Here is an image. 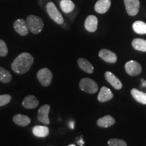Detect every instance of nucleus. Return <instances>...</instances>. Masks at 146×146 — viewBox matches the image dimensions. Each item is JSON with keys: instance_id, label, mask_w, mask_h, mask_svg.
<instances>
[{"instance_id": "ddd939ff", "label": "nucleus", "mask_w": 146, "mask_h": 146, "mask_svg": "<svg viewBox=\"0 0 146 146\" xmlns=\"http://www.w3.org/2000/svg\"><path fill=\"white\" fill-rule=\"evenodd\" d=\"M110 0H98L95 5V10L97 13L105 14L110 8Z\"/></svg>"}, {"instance_id": "6ab92c4d", "label": "nucleus", "mask_w": 146, "mask_h": 146, "mask_svg": "<svg viewBox=\"0 0 146 146\" xmlns=\"http://www.w3.org/2000/svg\"><path fill=\"white\" fill-rule=\"evenodd\" d=\"M115 123V119L110 115H106L101 118H99L97 121V124L100 127L108 128L112 126Z\"/></svg>"}, {"instance_id": "423d86ee", "label": "nucleus", "mask_w": 146, "mask_h": 146, "mask_svg": "<svg viewBox=\"0 0 146 146\" xmlns=\"http://www.w3.org/2000/svg\"><path fill=\"white\" fill-rule=\"evenodd\" d=\"M126 72L130 76H137L141 74L142 71L141 66L137 62L134 60H130L127 62L125 66Z\"/></svg>"}, {"instance_id": "7ed1b4c3", "label": "nucleus", "mask_w": 146, "mask_h": 146, "mask_svg": "<svg viewBox=\"0 0 146 146\" xmlns=\"http://www.w3.org/2000/svg\"><path fill=\"white\" fill-rule=\"evenodd\" d=\"M79 88L87 94H94L98 91V85L94 80L89 78H84L80 81Z\"/></svg>"}, {"instance_id": "c85d7f7f", "label": "nucleus", "mask_w": 146, "mask_h": 146, "mask_svg": "<svg viewBox=\"0 0 146 146\" xmlns=\"http://www.w3.org/2000/svg\"><path fill=\"white\" fill-rule=\"evenodd\" d=\"M143 81V84H142V87H145L146 86V81H143V80H141Z\"/></svg>"}, {"instance_id": "a878e982", "label": "nucleus", "mask_w": 146, "mask_h": 146, "mask_svg": "<svg viewBox=\"0 0 146 146\" xmlns=\"http://www.w3.org/2000/svg\"><path fill=\"white\" fill-rule=\"evenodd\" d=\"M8 49L4 41L0 39V57H5L8 55Z\"/></svg>"}, {"instance_id": "cd10ccee", "label": "nucleus", "mask_w": 146, "mask_h": 146, "mask_svg": "<svg viewBox=\"0 0 146 146\" xmlns=\"http://www.w3.org/2000/svg\"><path fill=\"white\" fill-rule=\"evenodd\" d=\"M70 127L72 129H74V122H70Z\"/></svg>"}, {"instance_id": "dca6fc26", "label": "nucleus", "mask_w": 146, "mask_h": 146, "mask_svg": "<svg viewBox=\"0 0 146 146\" xmlns=\"http://www.w3.org/2000/svg\"><path fill=\"white\" fill-rule=\"evenodd\" d=\"M77 64L79 68L81 70H83L84 72H86L89 74H92L94 72V68L93 65L89 62L88 60L85 59V58H79L77 61Z\"/></svg>"}, {"instance_id": "20e7f679", "label": "nucleus", "mask_w": 146, "mask_h": 146, "mask_svg": "<svg viewBox=\"0 0 146 146\" xmlns=\"http://www.w3.org/2000/svg\"><path fill=\"white\" fill-rule=\"evenodd\" d=\"M36 77L41 85L44 87H48L52 81L53 74L50 69L43 68L38 71Z\"/></svg>"}, {"instance_id": "f03ea898", "label": "nucleus", "mask_w": 146, "mask_h": 146, "mask_svg": "<svg viewBox=\"0 0 146 146\" xmlns=\"http://www.w3.org/2000/svg\"><path fill=\"white\" fill-rule=\"evenodd\" d=\"M27 24L29 30L33 34H39L43 30V20L39 16L35 15H29L27 18Z\"/></svg>"}, {"instance_id": "412c9836", "label": "nucleus", "mask_w": 146, "mask_h": 146, "mask_svg": "<svg viewBox=\"0 0 146 146\" xmlns=\"http://www.w3.org/2000/svg\"><path fill=\"white\" fill-rule=\"evenodd\" d=\"M60 5L62 10L66 14L70 13L75 8V5L71 0H61Z\"/></svg>"}, {"instance_id": "a211bd4d", "label": "nucleus", "mask_w": 146, "mask_h": 146, "mask_svg": "<svg viewBox=\"0 0 146 146\" xmlns=\"http://www.w3.org/2000/svg\"><path fill=\"white\" fill-rule=\"evenodd\" d=\"M13 122L21 127H27L31 123V118L26 115L16 114L13 117Z\"/></svg>"}, {"instance_id": "0eeeda50", "label": "nucleus", "mask_w": 146, "mask_h": 146, "mask_svg": "<svg viewBox=\"0 0 146 146\" xmlns=\"http://www.w3.org/2000/svg\"><path fill=\"white\" fill-rule=\"evenodd\" d=\"M50 111V106L48 104H45L40 108L37 113V118L40 123L44 124L45 125H50V121L49 118Z\"/></svg>"}, {"instance_id": "9b49d317", "label": "nucleus", "mask_w": 146, "mask_h": 146, "mask_svg": "<svg viewBox=\"0 0 146 146\" xmlns=\"http://www.w3.org/2000/svg\"><path fill=\"white\" fill-rule=\"evenodd\" d=\"M98 19L96 16L89 15L85 21V28L87 31L94 33L98 29Z\"/></svg>"}, {"instance_id": "393cba45", "label": "nucleus", "mask_w": 146, "mask_h": 146, "mask_svg": "<svg viewBox=\"0 0 146 146\" xmlns=\"http://www.w3.org/2000/svg\"><path fill=\"white\" fill-rule=\"evenodd\" d=\"M109 146H127V144L123 139H111L108 142Z\"/></svg>"}, {"instance_id": "f3484780", "label": "nucleus", "mask_w": 146, "mask_h": 146, "mask_svg": "<svg viewBox=\"0 0 146 146\" xmlns=\"http://www.w3.org/2000/svg\"><path fill=\"white\" fill-rule=\"evenodd\" d=\"M33 133L37 137H45L48 136L50 129L46 126L36 125L33 129Z\"/></svg>"}, {"instance_id": "9d476101", "label": "nucleus", "mask_w": 146, "mask_h": 146, "mask_svg": "<svg viewBox=\"0 0 146 146\" xmlns=\"http://www.w3.org/2000/svg\"><path fill=\"white\" fill-rule=\"evenodd\" d=\"M100 58L108 63H115L117 61V56L115 53L106 49H102L99 52Z\"/></svg>"}, {"instance_id": "6e6552de", "label": "nucleus", "mask_w": 146, "mask_h": 146, "mask_svg": "<svg viewBox=\"0 0 146 146\" xmlns=\"http://www.w3.org/2000/svg\"><path fill=\"white\" fill-rule=\"evenodd\" d=\"M126 10L130 16H135L139 10L140 2L139 0H124Z\"/></svg>"}, {"instance_id": "bb28decb", "label": "nucleus", "mask_w": 146, "mask_h": 146, "mask_svg": "<svg viewBox=\"0 0 146 146\" xmlns=\"http://www.w3.org/2000/svg\"><path fill=\"white\" fill-rule=\"evenodd\" d=\"M11 96L8 94L1 95L0 96V107L7 105L11 101Z\"/></svg>"}, {"instance_id": "c756f323", "label": "nucleus", "mask_w": 146, "mask_h": 146, "mask_svg": "<svg viewBox=\"0 0 146 146\" xmlns=\"http://www.w3.org/2000/svg\"><path fill=\"white\" fill-rule=\"evenodd\" d=\"M68 146H76V145H74V144H70V145H69Z\"/></svg>"}, {"instance_id": "b1692460", "label": "nucleus", "mask_w": 146, "mask_h": 146, "mask_svg": "<svg viewBox=\"0 0 146 146\" xmlns=\"http://www.w3.org/2000/svg\"><path fill=\"white\" fill-rule=\"evenodd\" d=\"M12 78L11 73L8 70L0 66V82L3 83H10Z\"/></svg>"}, {"instance_id": "5701e85b", "label": "nucleus", "mask_w": 146, "mask_h": 146, "mask_svg": "<svg viewBox=\"0 0 146 146\" xmlns=\"http://www.w3.org/2000/svg\"><path fill=\"white\" fill-rule=\"evenodd\" d=\"M133 29L137 34H146V23L140 21L135 22L133 25Z\"/></svg>"}, {"instance_id": "f257e3e1", "label": "nucleus", "mask_w": 146, "mask_h": 146, "mask_svg": "<svg viewBox=\"0 0 146 146\" xmlns=\"http://www.w3.org/2000/svg\"><path fill=\"white\" fill-rule=\"evenodd\" d=\"M33 62L34 58L31 54L27 52L22 53L14 60L11 67L14 72L23 74L30 70Z\"/></svg>"}, {"instance_id": "4468645a", "label": "nucleus", "mask_w": 146, "mask_h": 146, "mask_svg": "<svg viewBox=\"0 0 146 146\" xmlns=\"http://www.w3.org/2000/svg\"><path fill=\"white\" fill-rule=\"evenodd\" d=\"M105 78L106 81L110 84L112 86L116 89H120L123 87L122 83L118 78L114 75L113 73L110 71H107L105 72Z\"/></svg>"}, {"instance_id": "f8f14e48", "label": "nucleus", "mask_w": 146, "mask_h": 146, "mask_svg": "<svg viewBox=\"0 0 146 146\" xmlns=\"http://www.w3.org/2000/svg\"><path fill=\"white\" fill-rule=\"evenodd\" d=\"M39 104V100L36 99L35 96L29 95L25 97L23 101V106L26 109L36 108Z\"/></svg>"}, {"instance_id": "39448f33", "label": "nucleus", "mask_w": 146, "mask_h": 146, "mask_svg": "<svg viewBox=\"0 0 146 146\" xmlns=\"http://www.w3.org/2000/svg\"><path fill=\"white\" fill-rule=\"evenodd\" d=\"M47 12L50 17L58 25H62L64 23V18L62 14L56 8V5L54 3L50 1L46 5Z\"/></svg>"}, {"instance_id": "4be33fe9", "label": "nucleus", "mask_w": 146, "mask_h": 146, "mask_svg": "<svg viewBox=\"0 0 146 146\" xmlns=\"http://www.w3.org/2000/svg\"><path fill=\"white\" fill-rule=\"evenodd\" d=\"M132 46L135 50L146 52V40L137 38L133 40Z\"/></svg>"}, {"instance_id": "aec40b11", "label": "nucleus", "mask_w": 146, "mask_h": 146, "mask_svg": "<svg viewBox=\"0 0 146 146\" xmlns=\"http://www.w3.org/2000/svg\"><path fill=\"white\" fill-rule=\"evenodd\" d=\"M131 94L132 95L133 98L138 102L139 103H141L142 104H146V94L142 91L138 90L136 89H131Z\"/></svg>"}, {"instance_id": "2eb2a0df", "label": "nucleus", "mask_w": 146, "mask_h": 146, "mask_svg": "<svg viewBox=\"0 0 146 146\" xmlns=\"http://www.w3.org/2000/svg\"><path fill=\"white\" fill-rule=\"evenodd\" d=\"M113 98V94L110 89L106 87H102L98 96V101L106 102L109 101Z\"/></svg>"}, {"instance_id": "1a4fd4ad", "label": "nucleus", "mask_w": 146, "mask_h": 146, "mask_svg": "<svg viewBox=\"0 0 146 146\" xmlns=\"http://www.w3.org/2000/svg\"><path fill=\"white\" fill-rule=\"evenodd\" d=\"M14 31L21 36H27L29 34V28L27 22L24 19H18L14 23Z\"/></svg>"}]
</instances>
